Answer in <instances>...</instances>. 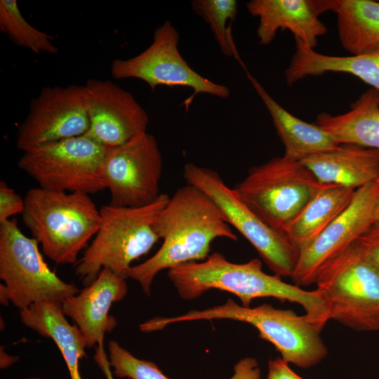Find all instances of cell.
Here are the masks:
<instances>
[{"label":"cell","instance_id":"obj_18","mask_svg":"<svg viewBox=\"0 0 379 379\" xmlns=\"http://www.w3.org/2000/svg\"><path fill=\"white\" fill-rule=\"evenodd\" d=\"M321 183L357 190L374 182L379 175V149L354 144L311 155L300 161Z\"/></svg>","mask_w":379,"mask_h":379},{"label":"cell","instance_id":"obj_17","mask_svg":"<svg viewBox=\"0 0 379 379\" xmlns=\"http://www.w3.org/2000/svg\"><path fill=\"white\" fill-rule=\"evenodd\" d=\"M246 6L252 16L259 18L257 36L262 45L270 44L280 29H289L314 48L317 38L327 32L319 16L330 11L328 0H252Z\"/></svg>","mask_w":379,"mask_h":379},{"label":"cell","instance_id":"obj_7","mask_svg":"<svg viewBox=\"0 0 379 379\" xmlns=\"http://www.w3.org/2000/svg\"><path fill=\"white\" fill-rule=\"evenodd\" d=\"M34 238L25 236L15 218L0 223V286L2 304L22 310L40 302L62 305L79 292L60 279L44 261Z\"/></svg>","mask_w":379,"mask_h":379},{"label":"cell","instance_id":"obj_33","mask_svg":"<svg viewBox=\"0 0 379 379\" xmlns=\"http://www.w3.org/2000/svg\"><path fill=\"white\" fill-rule=\"evenodd\" d=\"M379 185V175H378L377 178L375 179V180ZM375 224H379V203H378V208H377V211H376V215H375Z\"/></svg>","mask_w":379,"mask_h":379},{"label":"cell","instance_id":"obj_5","mask_svg":"<svg viewBox=\"0 0 379 379\" xmlns=\"http://www.w3.org/2000/svg\"><path fill=\"white\" fill-rule=\"evenodd\" d=\"M230 319L249 324L260 337L271 343L286 363L307 368L317 365L328 354L321 330L305 314L298 315L291 310L277 309L269 304L245 307L229 298L221 305L203 310H190L173 317H157L153 326L157 331L166 326L197 320Z\"/></svg>","mask_w":379,"mask_h":379},{"label":"cell","instance_id":"obj_22","mask_svg":"<svg viewBox=\"0 0 379 379\" xmlns=\"http://www.w3.org/2000/svg\"><path fill=\"white\" fill-rule=\"evenodd\" d=\"M356 190L324 183L284 233L299 251L311 244L350 205Z\"/></svg>","mask_w":379,"mask_h":379},{"label":"cell","instance_id":"obj_19","mask_svg":"<svg viewBox=\"0 0 379 379\" xmlns=\"http://www.w3.org/2000/svg\"><path fill=\"white\" fill-rule=\"evenodd\" d=\"M295 51L285 70L286 82L291 86L307 77L326 72L355 76L379 91V48L351 56H332L316 52L295 38Z\"/></svg>","mask_w":379,"mask_h":379},{"label":"cell","instance_id":"obj_9","mask_svg":"<svg viewBox=\"0 0 379 379\" xmlns=\"http://www.w3.org/2000/svg\"><path fill=\"white\" fill-rule=\"evenodd\" d=\"M183 178L187 185L196 187L213 201L227 222L249 241L274 274L291 277L299 251L284 232L272 227L253 211L218 172L187 163L183 167Z\"/></svg>","mask_w":379,"mask_h":379},{"label":"cell","instance_id":"obj_30","mask_svg":"<svg viewBox=\"0 0 379 379\" xmlns=\"http://www.w3.org/2000/svg\"><path fill=\"white\" fill-rule=\"evenodd\" d=\"M267 379H304L293 372L288 364L281 358L270 359L268 362Z\"/></svg>","mask_w":379,"mask_h":379},{"label":"cell","instance_id":"obj_11","mask_svg":"<svg viewBox=\"0 0 379 379\" xmlns=\"http://www.w3.org/2000/svg\"><path fill=\"white\" fill-rule=\"evenodd\" d=\"M179 32L171 22L164 21L154 30L153 41L144 51L131 58L113 60L112 77L140 79L152 91L158 86L190 87L193 93L185 102L187 109L199 93L228 98V87L204 77L190 67L179 51Z\"/></svg>","mask_w":379,"mask_h":379},{"label":"cell","instance_id":"obj_3","mask_svg":"<svg viewBox=\"0 0 379 379\" xmlns=\"http://www.w3.org/2000/svg\"><path fill=\"white\" fill-rule=\"evenodd\" d=\"M24 200L23 222L44 254L57 264H76L101 221L89 194L39 187L29 189Z\"/></svg>","mask_w":379,"mask_h":379},{"label":"cell","instance_id":"obj_14","mask_svg":"<svg viewBox=\"0 0 379 379\" xmlns=\"http://www.w3.org/2000/svg\"><path fill=\"white\" fill-rule=\"evenodd\" d=\"M379 185L374 181L355 190L347 208L299 252L291 279L301 287L315 283L321 267L347 248L375 222Z\"/></svg>","mask_w":379,"mask_h":379},{"label":"cell","instance_id":"obj_4","mask_svg":"<svg viewBox=\"0 0 379 379\" xmlns=\"http://www.w3.org/2000/svg\"><path fill=\"white\" fill-rule=\"evenodd\" d=\"M169 199L161 194L153 203L142 207L108 204L100 208L99 229L75 264V274L85 286L93 283L103 268L128 278L131 263L147 254L160 239L155 222Z\"/></svg>","mask_w":379,"mask_h":379},{"label":"cell","instance_id":"obj_24","mask_svg":"<svg viewBox=\"0 0 379 379\" xmlns=\"http://www.w3.org/2000/svg\"><path fill=\"white\" fill-rule=\"evenodd\" d=\"M337 15L340 44L352 55L379 48V2L371 0H328Z\"/></svg>","mask_w":379,"mask_h":379},{"label":"cell","instance_id":"obj_1","mask_svg":"<svg viewBox=\"0 0 379 379\" xmlns=\"http://www.w3.org/2000/svg\"><path fill=\"white\" fill-rule=\"evenodd\" d=\"M163 243L151 258L131 267L128 277L138 281L150 295L155 276L161 270L206 259L218 238L237 241V237L219 208L204 192L186 185L178 188L155 222Z\"/></svg>","mask_w":379,"mask_h":379},{"label":"cell","instance_id":"obj_21","mask_svg":"<svg viewBox=\"0 0 379 379\" xmlns=\"http://www.w3.org/2000/svg\"><path fill=\"white\" fill-rule=\"evenodd\" d=\"M22 323L58 346L67 366L70 379H82L79 361L87 358L84 338L77 325L69 323L61 305L40 302L20 310Z\"/></svg>","mask_w":379,"mask_h":379},{"label":"cell","instance_id":"obj_16","mask_svg":"<svg viewBox=\"0 0 379 379\" xmlns=\"http://www.w3.org/2000/svg\"><path fill=\"white\" fill-rule=\"evenodd\" d=\"M127 292L126 279L103 268L93 283L63 300L62 310L79 328L86 348L96 345L104 347L105 334L117 325L116 319L109 314L110 308Z\"/></svg>","mask_w":379,"mask_h":379},{"label":"cell","instance_id":"obj_25","mask_svg":"<svg viewBox=\"0 0 379 379\" xmlns=\"http://www.w3.org/2000/svg\"><path fill=\"white\" fill-rule=\"evenodd\" d=\"M108 361L112 374L118 378L130 379H169L156 364L138 359L121 346L117 341L108 343ZM230 379H260V370L257 360L246 357L234 367Z\"/></svg>","mask_w":379,"mask_h":379},{"label":"cell","instance_id":"obj_10","mask_svg":"<svg viewBox=\"0 0 379 379\" xmlns=\"http://www.w3.org/2000/svg\"><path fill=\"white\" fill-rule=\"evenodd\" d=\"M107 147L83 135L23 152L18 166L40 187L95 194L105 190L100 167Z\"/></svg>","mask_w":379,"mask_h":379},{"label":"cell","instance_id":"obj_29","mask_svg":"<svg viewBox=\"0 0 379 379\" xmlns=\"http://www.w3.org/2000/svg\"><path fill=\"white\" fill-rule=\"evenodd\" d=\"M357 241L379 267V224H374Z\"/></svg>","mask_w":379,"mask_h":379},{"label":"cell","instance_id":"obj_2","mask_svg":"<svg viewBox=\"0 0 379 379\" xmlns=\"http://www.w3.org/2000/svg\"><path fill=\"white\" fill-rule=\"evenodd\" d=\"M168 277L185 300L197 298L209 289L216 288L235 295L245 307L259 298L298 303L321 331L330 319L327 305L317 288L305 291L284 282L277 274H267L257 258L234 263L215 252L203 262H187L168 270Z\"/></svg>","mask_w":379,"mask_h":379},{"label":"cell","instance_id":"obj_28","mask_svg":"<svg viewBox=\"0 0 379 379\" xmlns=\"http://www.w3.org/2000/svg\"><path fill=\"white\" fill-rule=\"evenodd\" d=\"M25 200L4 180L0 182V223L10 220L17 214H22Z\"/></svg>","mask_w":379,"mask_h":379},{"label":"cell","instance_id":"obj_26","mask_svg":"<svg viewBox=\"0 0 379 379\" xmlns=\"http://www.w3.org/2000/svg\"><path fill=\"white\" fill-rule=\"evenodd\" d=\"M0 29L19 46L39 54H57L58 48L53 36L39 30L22 15L15 0L0 1Z\"/></svg>","mask_w":379,"mask_h":379},{"label":"cell","instance_id":"obj_27","mask_svg":"<svg viewBox=\"0 0 379 379\" xmlns=\"http://www.w3.org/2000/svg\"><path fill=\"white\" fill-rule=\"evenodd\" d=\"M191 6L193 11L209 25L222 54L234 56L241 62L232 36L231 26H227L237 15V1L193 0Z\"/></svg>","mask_w":379,"mask_h":379},{"label":"cell","instance_id":"obj_31","mask_svg":"<svg viewBox=\"0 0 379 379\" xmlns=\"http://www.w3.org/2000/svg\"><path fill=\"white\" fill-rule=\"evenodd\" d=\"M98 366L102 370L107 379H114L112 372L110 369L108 357L107 356L104 347H97L94 357Z\"/></svg>","mask_w":379,"mask_h":379},{"label":"cell","instance_id":"obj_32","mask_svg":"<svg viewBox=\"0 0 379 379\" xmlns=\"http://www.w3.org/2000/svg\"><path fill=\"white\" fill-rule=\"evenodd\" d=\"M5 353V352H4ZM6 359L1 358V368H4L11 365L13 362L15 361L14 357H10L9 355L5 353Z\"/></svg>","mask_w":379,"mask_h":379},{"label":"cell","instance_id":"obj_13","mask_svg":"<svg viewBox=\"0 0 379 379\" xmlns=\"http://www.w3.org/2000/svg\"><path fill=\"white\" fill-rule=\"evenodd\" d=\"M90 128L84 86H46L19 125L16 147L24 152L83 135Z\"/></svg>","mask_w":379,"mask_h":379},{"label":"cell","instance_id":"obj_12","mask_svg":"<svg viewBox=\"0 0 379 379\" xmlns=\"http://www.w3.org/2000/svg\"><path fill=\"white\" fill-rule=\"evenodd\" d=\"M163 160L156 138L147 132L130 141L107 148L100 167L109 204L119 207H142L161 195L159 182Z\"/></svg>","mask_w":379,"mask_h":379},{"label":"cell","instance_id":"obj_20","mask_svg":"<svg viewBox=\"0 0 379 379\" xmlns=\"http://www.w3.org/2000/svg\"><path fill=\"white\" fill-rule=\"evenodd\" d=\"M247 77L270 114L277 133L285 147L284 156L302 161L328 152L340 145L330 133L315 124L307 123L288 112L277 102L248 72Z\"/></svg>","mask_w":379,"mask_h":379},{"label":"cell","instance_id":"obj_15","mask_svg":"<svg viewBox=\"0 0 379 379\" xmlns=\"http://www.w3.org/2000/svg\"><path fill=\"white\" fill-rule=\"evenodd\" d=\"M84 86L90 119L84 135L109 148L147 132L148 114L131 93L109 80L91 79Z\"/></svg>","mask_w":379,"mask_h":379},{"label":"cell","instance_id":"obj_34","mask_svg":"<svg viewBox=\"0 0 379 379\" xmlns=\"http://www.w3.org/2000/svg\"><path fill=\"white\" fill-rule=\"evenodd\" d=\"M25 379H41V378L34 377V378H25Z\"/></svg>","mask_w":379,"mask_h":379},{"label":"cell","instance_id":"obj_6","mask_svg":"<svg viewBox=\"0 0 379 379\" xmlns=\"http://www.w3.org/2000/svg\"><path fill=\"white\" fill-rule=\"evenodd\" d=\"M314 284L330 319L359 332L379 331V267L357 240L321 267Z\"/></svg>","mask_w":379,"mask_h":379},{"label":"cell","instance_id":"obj_23","mask_svg":"<svg viewBox=\"0 0 379 379\" xmlns=\"http://www.w3.org/2000/svg\"><path fill=\"white\" fill-rule=\"evenodd\" d=\"M339 144L379 149V91L371 88L342 114L321 113L314 123Z\"/></svg>","mask_w":379,"mask_h":379},{"label":"cell","instance_id":"obj_8","mask_svg":"<svg viewBox=\"0 0 379 379\" xmlns=\"http://www.w3.org/2000/svg\"><path fill=\"white\" fill-rule=\"evenodd\" d=\"M321 185L300 161L284 155L251 168L234 190L266 223L284 232Z\"/></svg>","mask_w":379,"mask_h":379}]
</instances>
